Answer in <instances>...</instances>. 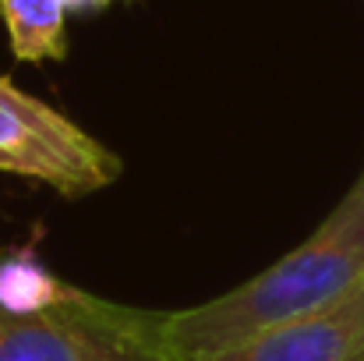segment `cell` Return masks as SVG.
Returning a JSON list of instances; mask_svg holds the SVG:
<instances>
[{
    "label": "cell",
    "instance_id": "6da1fadb",
    "mask_svg": "<svg viewBox=\"0 0 364 361\" xmlns=\"http://www.w3.org/2000/svg\"><path fill=\"white\" fill-rule=\"evenodd\" d=\"M364 280V170L322 227L247 283L181 312H163L173 361H202L304 319Z\"/></svg>",
    "mask_w": 364,
    "mask_h": 361
},
{
    "label": "cell",
    "instance_id": "7a4b0ae2",
    "mask_svg": "<svg viewBox=\"0 0 364 361\" xmlns=\"http://www.w3.org/2000/svg\"><path fill=\"white\" fill-rule=\"evenodd\" d=\"M0 361H173L163 312L75 291L68 301L14 315L0 308Z\"/></svg>",
    "mask_w": 364,
    "mask_h": 361
},
{
    "label": "cell",
    "instance_id": "3957f363",
    "mask_svg": "<svg viewBox=\"0 0 364 361\" xmlns=\"http://www.w3.org/2000/svg\"><path fill=\"white\" fill-rule=\"evenodd\" d=\"M0 170L78 199L114 184L124 163L57 107L0 75Z\"/></svg>",
    "mask_w": 364,
    "mask_h": 361
},
{
    "label": "cell",
    "instance_id": "277c9868",
    "mask_svg": "<svg viewBox=\"0 0 364 361\" xmlns=\"http://www.w3.org/2000/svg\"><path fill=\"white\" fill-rule=\"evenodd\" d=\"M202 361H364V280L340 301Z\"/></svg>",
    "mask_w": 364,
    "mask_h": 361
},
{
    "label": "cell",
    "instance_id": "5b68a950",
    "mask_svg": "<svg viewBox=\"0 0 364 361\" xmlns=\"http://www.w3.org/2000/svg\"><path fill=\"white\" fill-rule=\"evenodd\" d=\"M0 18L11 53L21 64L68 57V7L64 0H0Z\"/></svg>",
    "mask_w": 364,
    "mask_h": 361
},
{
    "label": "cell",
    "instance_id": "8992f818",
    "mask_svg": "<svg viewBox=\"0 0 364 361\" xmlns=\"http://www.w3.org/2000/svg\"><path fill=\"white\" fill-rule=\"evenodd\" d=\"M75 291L78 287H71L60 276H53L28 251H11V255L0 258V308H7L14 315L53 308V305L68 301Z\"/></svg>",
    "mask_w": 364,
    "mask_h": 361
},
{
    "label": "cell",
    "instance_id": "52a82bcc",
    "mask_svg": "<svg viewBox=\"0 0 364 361\" xmlns=\"http://www.w3.org/2000/svg\"><path fill=\"white\" fill-rule=\"evenodd\" d=\"M114 0H64V7H68V14H92V11H103V7H110Z\"/></svg>",
    "mask_w": 364,
    "mask_h": 361
}]
</instances>
